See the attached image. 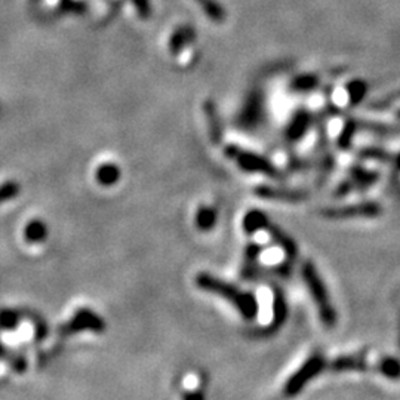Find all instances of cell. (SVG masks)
I'll use <instances>...</instances> for the list:
<instances>
[{"label":"cell","instance_id":"1","mask_svg":"<svg viewBox=\"0 0 400 400\" xmlns=\"http://www.w3.org/2000/svg\"><path fill=\"white\" fill-rule=\"evenodd\" d=\"M196 284L199 288L217 293V295H220V297L225 298L227 301H230L232 304H234V307L239 310V313L242 314L245 319H253L257 316L258 304H257V300H255V297L252 295V293L244 292L233 285L221 282L220 279L213 277L211 274H206V273L199 274L196 277Z\"/></svg>","mask_w":400,"mask_h":400},{"label":"cell","instance_id":"2","mask_svg":"<svg viewBox=\"0 0 400 400\" xmlns=\"http://www.w3.org/2000/svg\"><path fill=\"white\" fill-rule=\"evenodd\" d=\"M301 273H302L307 288H309V291H310V295L316 304V309L319 312L320 320H322L326 326H333L337 322V313H335V309H333V305L331 302V298L328 295V291H326L324 280L320 279L319 273L314 269V265L309 261L304 262Z\"/></svg>","mask_w":400,"mask_h":400},{"label":"cell","instance_id":"3","mask_svg":"<svg viewBox=\"0 0 400 400\" xmlns=\"http://www.w3.org/2000/svg\"><path fill=\"white\" fill-rule=\"evenodd\" d=\"M225 154L230 156L232 159H234L236 162L239 164V166L245 171L262 172V173H267V175H270V177L277 175V169L273 166L272 162H269V160L262 156L253 154L251 152L240 150L239 147H236V145L227 147Z\"/></svg>","mask_w":400,"mask_h":400},{"label":"cell","instance_id":"4","mask_svg":"<svg viewBox=\"0 0 400 400\" xmlns=\"http://www.w3.org/2000/svg\"><path fill=\"white\" fill-rule=\"evenodd\" d=\"M325 366V360L324 357L320 356H313L310 357L307 362L295 372L293 375L288 380L286 385H285V393L288 396H293L297 394L298 392H301L302 387L309 382L316 373H319L320 371L324 369Z\"/></svg>","mask_w":400,"mask_h":400},{"label":"cell","instance_id":"5","mask_svg":"<svg viewBox=\"0 0 400 400\" xmlns=\"http://www.w3.org/2000/svg\"><path fill=\"white\" fill-rule=\"evenodd\" d=\"M324 215L328 218H352V217H377L381 213V208L377 204H359L341 208L325 209Z\"/></svg>","mask_w":400,"mask_h":400},{"label":"cell","instance_id":"6","mask_svg":"<svg viewBox=\"0 0 400 400\" xmlns=\"http://www.w3.org/2000/svg\"><path fill=\"white\" fill-rule=\"evenodd\" d=\"M255 193L264 199L280 200V202H291L297 204L307 200V193L297 192V190H285V189H273V187H260Z\"/></svg>","mask_w":400,"mask_h":400},{"label":"cell","instance_id":"7","mask_svg":"<svg viewBox=\"0 0 400 400\" xmlns=\"http://www.w3.org/2000/svg\"><path fill=\"white\" fill-rule=\"evenodd\" d=\"M244 227L248 233H255L257 230H262V229H269V221H267V217L264 215L262 212L260 211H252L249 212L248 215L244 220Z\"/></svg>","mask_w":400,"mask_h":400},{"label":"cell","instance_id":"8","mask_svg":"<svg viewBox=\"0 0 400 400\" xmlns=\"http://www.w3.org/2000/svg\"><path fill=\"white\" fill-rule=\"evenodd\" d=\"M205 113H206V119H208V124H209V135H211L213 142H218L221 138L222 129L220 126V120H218V116L215 112V107L212 105V102H206Z\"/></svg>","mask_w":400,"mask_h":400},{"label":"cell","instance_id":"9","mask_svg":"<svg viewBox=\"0 0 400 400\" xmlns=\"http://www.w3.org/2000/svg\"><path fill=\"white\" fill-rule=\"evenodd\" d=\"M309 128V114L307 113H298L297 117L292 120L288 128V137L291 140H298L304 135V132Z\"/></svg>","mask_w":400,"mask_h":400},{"label":"cell","instance_id":"10","mask_svg":"<svg viewBox=\"0 0 400 400\" xmlns=\"http://www.w3.org/2000/svg\"><path fill=\"white\" fill-rule=\"evenodd\" d=\"M331 368L337 371H364L366 369V364L356 357H338L331 364Z\"/></svg>","mask_w":400,"mask_h":400},{"label":"cell","instance_id":"11","mask_svg":"<svg viewBox=\"0 0 400 400\" xmlns=\"http://www.w3.org/2000/svg\"><path fill=\"white\" fill-rule=\"evenodd\" d=\"M217 221V212L212 208H200L197 215H196V222L197 227L202 230H209L215 225Z\"/></svg>","mask_w":400,"mask_h":400},{"label":"cell","instance_id":"12","mask_svg":"<svg viewBox=\"0 0 400 400\" xmlns=\"http://www.w3.org/2000/svg\"><path fill=\"white\" fill-rule=\"evenodd\" d=\"M46 237V227L44 222L40 221H32L29 225L25 227V239L29 240V242H40V240H44Z\"/></svg>","mask_w":400,"mask_h":400},{"label":"cell","instance_id":"13","mask_svg":"<svg viewBox=\"0 0 400 400\" xmlns=\"http://www.w3.org/2000/svg\"><path fill=\"white\" fill-rule=\"evenodd\" d=\"M120 171L114 165H102L97 171V180L104 185H112L119 180Z\"/></svg>","mask_w":400,"mask_h":400},{"label":"cell","instance_id":"14","mask_svg":"<svg viewBox=\"0 0 400 400\" xmlns=\"http://www.w3.org/2000/svg\"><path fill=\"white\" fill-rule=\"evenodd\" d=\"M20 193V184L15 181H6L0 185V205L9 202Z\"/></svg>","mask_w":400,"mask_h":400},{"label":"cell","instance_id":"15","mask_svg":"<svg viewBox=\"0 0 400 400\" xmlns=\"http://www.w3.org/2000/svg\"><path fill=\"white\" fill-rule=\"evenodd\" d=\"M381 371L384 375L390 377V378H399L400 377V364L397 362L396 359H385L384 362L381 364Z\"/></svg>","mask_w":400,"mask_h":400},{"label":"cell","instance_id":"16","mask_svg":"<svg viewBox=\"0 0 400 400\" xmlns=\"http://www.w3.org/2000/svg\"><path fill=\"white\" fill-rule=\"evenodd\" d=\"M197 2H200V5L205 8V11L209 13L211 17L217 18V20L221 18V9L215 4H213L212 0H197Z\"/></svg>","mask_w":400,"mask_h":400},{"label":"cell","instance_id":"17","mask_svg":"<svg viewBox=\"0 0 400 400\" xmlns=\"http://www.w3.org/2000/svg\"><path fill=\"white\" fill-rule=\"evenodd\" d=\"M365 85L364 84H360V82H354L352 86H350V95H352V101L353 102H357L360 98L364 97V93H365Z\"/></svg>","mask_w":400,"mask_h":400},{"label":"cell","instance_id":"18","mask_svg":"<svg viewBox=\"0 0 400 400\" xmlns=\"http://www.w3.org/2000/svg\"><path fill=\"white\" fill-rule=\"evenodd\" d=\"M353 132H354V126H353V125L347 126V128L344 129V132L341 133V137H340V145L347 147V144H349V141H350V138H352V135H353Z\"/></svg>","mask_w":400,"mask_h":400},{"label":"cell","instance_id":"19","mask_svg":"<svg viewBox=\"0 0 400 400\" xmlns=\"http://www.w3.org/2000/svg\"><path fill=\"white\" fill-rule=\"evenodd\" d=\"M396 165H397V168L400 169V154L397 156V160H396Z\"/></svg>","mask_w":400,"mask_h":400}]
</instances>
